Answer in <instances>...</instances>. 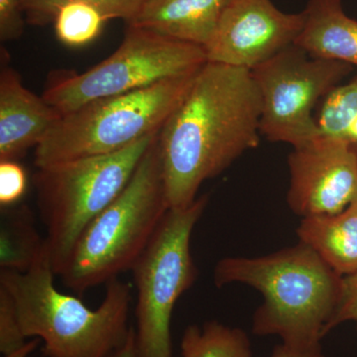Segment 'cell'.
<instances>
[{"label":"cell","instance_id":"obj_1","mask_svg":"<svg viewBox=\"0 0 357 357\" xmlns=\"http://www.w3.org/2000/svg\"><path fill=\"white\" fill-rule=\"evenodd\" d=\"M262 102L251 70L206 62L158 134L170 208L191 206L199 189L259 144Z\"/></svg>","mask_w":357,"mask_h":357},{"label":"cell","instance_id":"obj_2","mask_svg":"<svg viewBox=\"0 0 357 357\" xmlns=\"http://www.w3.org/2000/svg\"><path fill=\"white\" fill-rule=\"evenodd\" d=\"M213 281L218 288L241 283L259 291L264 300L253 314L252 333L297 347L321 344L344 285V277L301 241L260 257L223 258Z\"/></svg>","mask_w":357,"mask_h":357},{"label":"cell","instance_id":"obj_3","mask_svg":"<svg viewBox=\"0 0 357 357\" xmlns=\"http://www.w3.org/2000/svg\"><path fill=\"white\" fill-rule=\"evenodd\" d=\"M46 255L26 272L0 271V286L10 294L26 338H39L45 357H109L126 342L131 288L114 278L105 299L89 309L75 296L60 292Z\"/></svg>","mask_w":357,"mask_h":357},{"label":"cell","instance_id":"obj_4","mask_svg":"<svg viewBox=\"0 0 357 357\" xmlns=\"http://www.w3.org/2000/svg\"><path fill=\"white\" fill-rule=\"evenodd\" d=\"M158 136L126 189L91 220L61 273L79 295L132 270L169 211Z\"/></svg>","mask_w":357,"mask_h":357},{"label":"cell","instance_id":"obj_5","mask_svg":"<svg viewBox=\"0 0 357 357\" xmlns=\"http://www.w3.org/2000/svg\"><path fill=\"white\" fill-rule=\"evenodd\" d=\"M199 70L124 95L93 100L63 114L35 148V166L45 168L115 153L159 133L184 100Z\"/></svg>","mask_w":357,"mask_h":357},{"label":"cell","instance_id":"obj_6","mask_svg":"<svg viewBox=\"0 0 357 357\" xmlns=\"http://www.w3.org/2000/svg\"><path fill=\"white\" fill-rule=\"evenodd\" d=\"M158 134L115 153L37 168L33 182L56 276L62 273L84 229L126 189Z\"/></svg>","mask_w":357,"mask_h":357},{"label":"cell","instance_id":"obj_7","mask_svg":"<svg viewBox=\"0 0 357 357\" xmlns=\"http://www.w3.org/2000/svg\"><path fill=\"white\" fill-rule=\"evenodd\" d=\"M202 196L191 206L169 208L156 234L131 271L135 282L138 357H172L171 321L178 298L194 285L198 269L191 237L208 204Z\"/></svg>","mask_w":357,"mask_h":357},{"label":"cell","instance_id":"obj_8","mask_svg":"<svg viewBox=\"0 0 357 357\" xmlns=\"http://www.w3.org/2000/svg\"><path fill=\"white\" fill-rule=\"evenodd\" d=\"M206 62L204 47L128 26L121 46L100 64L84 73L51 74L42 98L63 115L93 100L192 74Z\"/></svg>","mask_w":357,"mask_h":357},{"label":"cell","instance_id":"obj_9","mask_svg":"<svg viewBox=\"0 0 357 357\" xmlns=\"http://www.w3.org/2000/svg\"><path fill=\"white\" fill-rule=\"evenodd\" d=\"M351 66L314 58L296 44L251 70L261 96L260 132L271 142L302 146L321 135L312 112Z\"/></svg>","mask_w":357,"mask_h":357},{"label":"cell","instance_id":"obj_10","mask_svg":"<svg viewBox=\"0 0 357 357\" xmlns=\"http://www.w3.org/2000/svg\"><path fill=\"white\" fill-rule=\"evenodd\" d=\"M289 208L300 217L333 215L357 201V143L319 135L288 157Z\"/></svg>","mask_w":357,"mask_h":357},{"label":"cell","instance_id":"obj_11","mask_svg":"<svg viewBox=\"0 0 357 357\" xmlns=\"http://www.w3.org/2000/svg\"><path fill=\"white\" fill-rule=\"evenodd\" d=\"M305 14L286 13L272 0H229L206 47L208 62L252 70L296 40Z\"/></svg>","mask_w":357,"mask_h":357},{"label":"cell","instance_id":"obj_12","mask_svg":"<svg viewBox=\"0 0 357 357\" xmlns=\"http://www.w3.org/2000/svg\"><path fill=\"white\" fill-rule=\"evenodd\" d=\"M61 117L42 96L25 88L15 70L1 68L0 161H16L30 148L38 146Z\"/></svg>","mask_w":357,"mask_h":357},{"label":"cell","instance_id":"obj_13","mask_svg":"<svg viewBox=\"0 0 357 357\" xmlns=\"http://www.w3.org/2000/svg\"><path fill=\"white\" fill-rule=\"evenodd\" d=\"M227 2L229 0H147L128 26L206 49L215 36Z\"/></svg>","mask_w":357,"mask_h":357},{"label":"cell","instance_id":"obj_14","mask_svg":"<svg viewBox=\"0 0 357 357\" xmlns=\"http://www.w3.org/2000/svg\"><path fill=\"white\" fill-rule=\"evenodd\" d=\"M303 13L297 46L312 57L357 66V21L345 14L342 0H309Z\"/></svg>","mask_w":357,"mask_h":357},{"label":"cell","instance_id":"obj_15","mask_svg":"<svg viewBox=\"0 0 357 357\" xmlns=\"http://www.w3.org/2000/svg\"><path fill=\"white\" fill-rule=\"evenodd\" d=\"M297 234L340 276L357 274V201L337 215L302 218Z\"/></svg>","mask_w":357,"mask_h":357},{"label":"cell","instance_id":"obj_16","mask_svg":"<svg viewBox=\"0 0 357 357\" xmlns=\"http://www.w3.org/2000/svg\"><path fill=\"white\" fill-rule=\"evenodd\" d=\"M48 255L45 238L35 229L26 208L2 215L0 229V266L4 271L26 272Z\"/></svg>","mask_w":357,"mask_h":357},{"label":"cell","instance_id":"obj_17","mask_svg":"<svg viewBox=\"0 0 357 357\" xmlns=\"http://www.w3.org/2000/svg\"><path fill=\"white\" fill-rule=\"evenodd\" d=\"M181 351L182 357H252L248 333L217 321L187 326Z\"/></svg>","mask_w":357,"mask_h":357},{"label":"cell","instance_id":"obj_18","mask_svg":"<svg viewBox=\"0 0 357 357\" xmlns=\"http://www.w3.org/2000/svg\"><path fill=\"white\" fill-rule=\"evenodd\" d=\"M147 0H21L26 22L47 25L54 22L59 9L68 3H86L100 9L107 20H123L129 22Z\"/></svg>","mask_w":357,"mask_h":357},{"label":"cell","instance_id":"obj_19","mask_svg":"<svg viewBox=\"0 0 357 357\" xmlns=\"http://www.w3.org/2000/svg\"><path fill=\"white\" fill-rule=\"evenodd\" d=\"M107 18L95 6L86 3H68L59 9L54 24L62 43L81 47L91 43L100 34Z\"/></svg>","mask_w":357,"mask_h":357},{"label":"cell","instance_id":"obj_20","mask_svg":"<svg viewBox=\"0 0 357 357\" xmlns=\"http://www.w3.org/2000/svg\"><path fill=\"white\" fill-rule=\"evenodd\" d=\"M357 116V76L337 86L321 100L316 116L321 135L344 138L345 130Z\"/></svg>","mask_w":357,"mask_h":357},{"label":"cell","instance_id":"obj_21","mask_svg":"<svg viewBox=\"0 0 357 357\" xmlns=\"http://www.w3.org/2000/svg\"><path fill=\"white\" fill-rule=\"evenodd\" d=\"M26 342L13 297L0 286V352L2 356L10 354Z\"/></svg>","mask_w":357,"mask_h":357},{"label":"cell","instance_id":"obj_22","mask_svg":"<svg viewBox=\"0 0 357 357\" xmlns=\"http://www.w3.org/2000/svg\"><path fill=\"white\" fill-rule=\"evenodd\" d=\"M27 188L24 169L13 160L0 161V204L8 208L17 203Z\"/></svg>","mask_w":357,"mask_h":357},{"label":"cell","instance_id":"obj_23","mask_svg":"<svg viewBox=\"0 0 357 357\" xmlns=\"http://www.w3.org/2000/svg\"><path fill=\"white\" fill-rule=\"evenodd\" d=\"M26 20L21 0H0V39H20L24 31Z\"/></svg>","mask_w":357,"mask_h":357},{"label":"cell","instance_id":"obj_24","mask_svg":"<svg viewBox=\"0 0 357 357\" xmlns=\"http://www.w3.org/2000/svg\"><path fill=\"white\" fill-rule=\"evenodd\" d=\"M345 321H354L357 333V274L344 277L340 304L326 328V335Z\"/></svg>","mask_w":357,"mask_h":357},{"label":"cell","instance_id":"obj_25","mask_svg":"<svg viewBox=\"0 0 357 357\" xmlns=\"http://www.w3.org/2000/svg\"><path fill=\"white\" fill-rule=\"evenodd\" d=\"M270 357H326L321 344L297 347L284 344L276 345Z\"/></svg>","mask_w":357,"mask_h":357},{"label":"cell","instance_id":"obj_26","mask_svg":"<svg viewBox=\"0 0 357 357\" xmlns=\"http://www.w3.org/2000/svg\"><path fill=\"white\" fill-rule=\"evenodd\" d=\"M109 357H138L136 351L135 328L132 326L126 342Z\"/></svg>","mask_w":357,"mask_h":357},{"label":"cell","instance_id":"obj_27","mask_svg":"<svg viewBox=\"0 0 357 357\" xmlns=\"http://www.w3.org/2000/svg\"><path fill=\"white\" fill-rule=\"evenodd\" d=\"M40 344H41V340L39 338H32V340H27L24 345L16 351L4 354L3 357H30L33 352L36 351Z\"/></svg>","mask_w":357,"mask_h":357},{"label":"cell","instance_id":"obj_28","mask_svg":"<svg viewBox=\"0 0 357 357\" xmlns=\"http://www.w3.org/2000/svg\"><path fill=\"white\" fill-rule=\"evenodd\" d=\"M344 139L351 141L352 143H357V116L345 130Z\"/></svg>","mask_w":357,"mask_h":357}]
</instances>
